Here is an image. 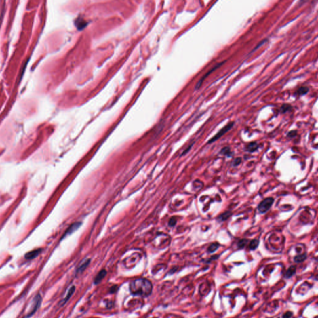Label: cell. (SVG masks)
<instances>
[{"mask_svg": "<svg viewBox=\"0 0 318 318\" xmlns=\"http://www.w3.org/2000/svg\"><path fill=\"white\" fill-rule=\"evenodd\" d=\"M152 283L146 278H137L131 282L129 290L135 296H148L152 292Z\"/></svg>", "mask_w": 318, "mask_h": 318, "instance_id": "cell-1", "label": "cell"}, {"mask_svg": "<svg viewBox=\"0 0 318 318\" xmlns=\"http://www.w3.org/2000/svg\"><path fill=\"white\" fill-rule=\"evenodd\" d=\"M41 303H42V297L40 294H37L35 296L32 301H31L29 309V311H27V315L24 317V318H30L31 316H33L39 309V308H40Z\"/></svg>", "mask_w": 318, "mask_h": 318, "instance_id": "cell-2", "label": "cell"}, {"mask_svg": "<svg viewBox=\"0 0 318 318\" xmlns=\"http://www.w3.org/2000/svg\"><path fill=\"white\" fill-rule=\"evenodd\" d=\"M273 202L274 199L272 198H267L264 199L260 203L258 206V210L259 213L261 214H264L266 213L270 209Z\"/></svg>", "mask_w": 318, "mask_h": 318, "instance_id": "cell-3", "label": "cell"}, {"mask_svg": "<svg viewBox=\"0 0 318 318\" xmlns=\"http://www.w3.org/2000/svg\"><path fill=\"white\" fill-rule=\"evenodd\" d=\"M234 122H230L228 124H227V125H226L224 127H222L213 137H212L210 140H208L207 143L211 144L215 142V141H216L217 140H218L219 138H221L224 134H225L227 132H228L230 129L234 126Z\"/></svg>", "mask_w": 318, "mask_h": 318, "instance_id": "cell-4", "label": "cell"}, {"mask_svg": "<svg viewBox=\"0 0 318 318\" xmlns=\"http://www.w3.org/2000/svg\"><path fill=\"white\" fill-rule=\"evenodd\" d=\"M225 62H226V61H224V62H221V63H219V64H218L217 65H216L214 66V67H213L211 70H210L209 71H208L205 75H204V76H203V77H201V79H200V80L198 81V83H196V86H195V90H199V88L201 86V85H202V84H203V81H204V80H205V78H206V77H207L208 75H209L210 74H211L212 72H213L215 71V70H216L217 68H218L220 67V66H221V65H222L224 64Z\"/></svg>", "mask_w": 318, "mask_h": 318, "instance_id": "cell-5", "label": "cell"}, {"mask_svg": "<svg viewBox=\"0 0 318 318\" xmlns=\"http://www.w3.org/2000/svg\"><path fill=\"white\" fill-rule=\"evenodd\" d=\"M90 259L89 258H86L82 261L80 263L79 266H78V267L77 268V274H81L83 273L84 272V270L87 268V266L90 264Z\"/></svg>", "mask_w": 318, "mask_h": 318, "instance_id": "cell-6", "label": "cell"}, {"mask_svg": "<svg viewBox=\"0 0 318 318\" xmlns=\"http://www.w3.org/2000/svg\"><path fill=\"white\" fill-rule=\"evenodd\" d=\"M75 287L74 286H72V287L68 290V293H67V294H66V296L64 298V299L63 300H62L60 302V305L61 306H64L66 303H67V301L70 300V298H71V296H72V294L75 292Z\"/></svg>", "mask_w": 318, "mask_h": 318, "instance_id": "cell-7", "label": "cell"}, {"mask_svg": "<svg viewBox=\"0 0 318 318\" xmlns=\"http://www.w3.org/2000/svg\"><path fill=\"white\" fill-rule=\"evenodd\" d=\"M106 273H107L106 271L105 270H101L100 272L98 273V274L97 275L96 277L95 278V280H94V283H95V285L99 284L100 283L101 281V280L103 279L106 275Z\"/></svg>", "mask_w": 318, "mask_h": 318, "instance_id": "cell-8", "label": "cell"}, {"mask_svg": "<svg viewBox=\"0 0 318 318\" xmlns=\"http://www.w3.org/2000/svg\"><path fill=\"white\" fill-rule=\"evenodd\" d=\"M81 224V222H75V223H73V224H72L71 226H70L69 228L67 230H66V232L65 233V234L64 235V236L66 235H68V234H72V233L74 232V231H75L76 230H77L80 227Z\"/></svg>", "mask_w": 318, "mask_h": 318, "instance_id": "cell-9", "label": "cell"}, {"mask_svg": "<svg viewBox=\"0 0 318 318\" xmlns=\"http://www.w3.org/2000/svg\"><path fill=\"white\" fill-rule=\"evenodd\" d=\"M258 148V144L256 142H252L249 143L245 147V150L249 152H254Z\"/></svg>", "mask_w": 318, "mask_h": 318, "instance_id": "cell-10", "label": "cell"}, {"mask_svg": "<svg viewBox=\"0 0 318 318\" xmlns=\"http://www.w3.org/2000/svg\"><path fill=\"white\" fill-rule=\"evenodd\" d=\"M40 252H41L40 249L33 250L31 251V252L27 253L25 256V258L26 259H33L34 258H36L37 256H38V255L40 254Z\"/></svg>", "mask_w": 318, "mask_h": 318, "instance_id": "cell-11", "label": "cell"}, {"mask_svg": "<svg viewBox=\"0 0 318 318\" xmlns=\"http://www.w3.org/2000/svg\"><path fill=\"white\" fill-rule=\"evenodd\" d=\"M309 90V89L307 86H301V87L297 90V91L295 93V95H297L298 96L305 95L306 94L308 93Z\"/></svg>", "mask_w": 318, "mask_h": 318, "instance_id": "cell-12", "label": "cell"}, {"mask_svg": "<svg viewBox=\"0 0 318 318\" xmlns=\"http://www.w3.org/2000/svg\"><path fill=\"white\" fill-rule=\"evenodd\" d=\"M296 266H290L289 269L287 270V271H286V274H285V278H289L290 277H292L293 275H294V273H296Z\"/></svg>", "mask_w": 318, "mask_h": 318, "instance_id": "cell-13", "label": "cell"}, {"mask_svg": "<svg viewBox=\"0 0 318 318\" xmlns=\"http://www.w3.org/2000/svg\"><path fill=\"white\" fill-rule=\"evenodd\" d=\"M231 214H232V213H231V211H226L225 213L221 214L220 216H219V217L218 218V221H226L227 219L231 217Z\"/></svg>", "mask_w": 318, "mask_h": 318, "instance_id": "cell-14", "label": "cell"}, {"mask_svg": "<svg viewBox=\"0 0 318 318\" xmlns=\"http://www.w3.org/2000/svg\"><path fill=\"white\" fill-rule=\"evenodd\" d=\"M220 154L227 157H230L233 155V152H231V148L229 147H226L222 148V150L220 151Z\"/></svg>", "mask_w": 318, "mask_h": 318, "instance_id": "cell-15", "label": "cell"}, {"mask_svg": "<svg viewBox=\"0 0 318 318\" xmlns=\"http://www.w3.org/2000/svg\"><path fill=\"white\" fill-rule=\"evenodd\" d=\"M258 244H259V241L258 239H254V240H252L249 243V249L251 250H256L258 247Z\"/></svg>", "mask_w": 318, "mask_h": 318, "instance_id": "cell-16", "label": "cell"}, {"mask_svg": "<svg viewBox=\"0 0 318 318\" xmlns=\"http://www.w3.org/2000/svg\"><path fill=\"white\" fill-rule=\"evenodd\" d=\"M292 109V106L291 105L289 104H283L280 107V111L281 113L284 114V113H286V112L291 111Z\"/></svg>", "mask_w": 318, "mask_h": 318, "instance_id": "cell-17", "label": "cell"}, {"mask_svg": "<svg viewBox=\"0 0 318 318\" xmlns=\"http://www.w3.org/2000/svg\"><path fill=\"white\" fill-rule=\"evenodd\" d=\"M306 258H307V255H306V254L299 255V256L294 257V261L296 263H301L304 261L306 259Z\"/></svg>", "mask_w": 318, "mask_h": 318, "instance_id": "cell-18", "label": "cell"}, {"mask_svg": "<svg viewBox=\"0 0 318 318\" xmlns=\"http://www.w3.org/2000/svg\"><path fill=\"white\" fill-rule=\"evenodd\" d=\"M219 247V244H218V243H213V244H212L210 245V247H208L207 249V251L209 253H213L214 252H215L216 250Z\"/></svg>", "mask_w": 318, "mask_h": 318, "instance_id": "cell-19", "label": "cell"}, {"mask_svg": "<svg viewBox=\"0 0 318 318\" xmlns=\"http://www.w3.org/2000/svg\"><path fill=\"white\" fill-rule=\"evenodd\" d=\"M248 242H249L248 239H241V240H240L239 241L238 244H237L238 248L239 249H243L247 245V244L248 243Z\"/></svg>", "mask_w": 318, "mask_h": 318, "instance_id": "cell-20", "label": "cell"}, {"mask_svg": "<svg viewBox=\"0 0 318 318\" xmlns=\"http://www.w3.org/2000/svg\"><path fill=\"white\" fill-rule=\"evenodd\" d=\"M242 162V159L241 158H236L235 159L233 162V163H232V165L234 166V167H237L238 165H239Z\"/></svg>", "mask_w": 318, "mask_h": 318, "instance_id": "cell-21", "label": "cell"}, {"mask_svg": "<svg viewBox=\"0 0 318 318\" xmlns=\"http://www.w3.org/2000/svg\"><path fill=\"white\" fill-rule=\"evenodd\" d=\"M267 41H268V39H264V40L261 41L260 42H259V44H258L256 47H255V49L252 50V52H254V51H255V50H256L257 49L260 48L262 45H264V44H265V43H266Z\"/></svg>", "mask_w": 318, "mask_h": 318, "instance_id": "cell-22", "label": "cell"}, {"mask_svg": "<svg viewBox=\"0 0 318 318\" xmlns=\"http://www.w3.org/2000/svg\"><path fill=\"white\" fill-rule=\"evenodd\" d=\"M293 316V313L292 311H287L282 316V318H290Z\"/></svg>", "mask_w": 318, "mask_h": 318, "instance_id": "cell-23", "label": "cell"}, {"mask_svg": "<svg viewBox=\"0 0 318 318\" xmlns=\"http://www.w3.org/2000/svg\"><path fill=\"white\" fill-rule=\"evenodd\" d=\"M296 134H297V131H291L288 133L287 136L289 137H293L294 136H296Z\"/></svg>", "mask_w": 318, "mask_h": 318, "instance_id": "cell-24", "label": "cell"}, {"mask_svg": "<svg viewBox=\"0 0 318 318\" xmlns=\"http://www.w3.org/2000/svg\"><path fill=\"white\" fill-rule=\"evenodd\" d=\"M176 222V219L174 218H172L170 219V221H169V225L170 226H174L175 225V224Z\"/></svg>", "mask_w": 318, "mask_h": 318, "instance_id": "cell-25", "label": "cell"}, {"mask_svg": "<svg viewBox=\"0 0 318 318\" xmlns=\"http://www.w3.org/2000/svg\"><path fill=\"white\" fill-rule=\"evenodd\" d=\"M117 286H113V287H111V288H110V290H109V292H110L111 293H115V292L117 291Z\"/></svg>", "mask_w": 318, "mask_h": 318, "instance_id": "cell-26", "label": "cell"}, {"mask_svg": "<svg viewBox=\"0 0 318 318\" xmlns=\"http://www.w3.org/2000/svg\"><path fill=\"white\" fill-rule=\"evenodd\" d=\"M277 318H280V317H277Z\"/></svg>", "mask_w": 318, "mask_h": 318, "instance_id": "cell-27", "label": "cell"}]
</instances>
